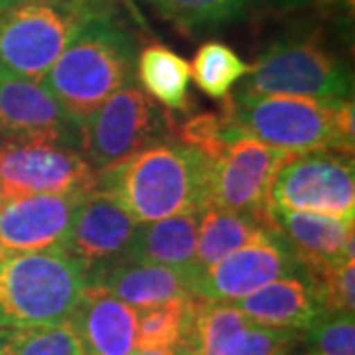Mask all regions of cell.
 I'll return each instance as SVG.
<instances>
[{"instance_id":"8fae6325","label":"cell","mask_w":355,"mask_h":355,"mask_svg":"<svg viewBox=\"0 0 355 355\" xmlns=\"http://www.w3.org/2000/svg\"><path fill=\"white\" fill-rule=\"evenodd\" d=\"M302 272L304 270L272 229L265 237L233 251L191 277V296L211 302H237L272 280Z\"/></svg>"},{"instance_id":"44dd1931","label":"cell","mask_w":355,"mask_h":355,"mask_svg":"<svg viewBox=\"0 0 355 355\" xmlns=\"http://www.w3.org/2000/svg\"><path fill=\"white\" fill-rule=\"evenodd\" d=\"M135 77L140 89L166 111H188L191 69L178 51L158 42L144 46L137 53Z\"/></svg>"},{"instance_id":"9a60e30c","label":"cell","mask_w":355,"mask_h":355,"mask_svg":"<svg viewBox=\"0 0 355 355\" xmlns=\"http://www.w3.org/2000/svg\"><path fill=\"white\" fill-rule=\"evenodd\" d=\"M270 223L306 277L355 257V221L270 205Z\"/></svg>"},{"instance_id":"3957f363","label":"cell","mask_w":355,"mask_h":355,"mask_svg":"<svg viewBox=\"0 0 355 355\" xmlns=\"http://www.w3.org/2000/svg\"><path fill=\"white\" fill-rule=\"evenodd\" d=\"M243 135L286 154H354V99H312L235 91L221 107Z\"/></svg>"},{"instance_id":"ba28073f","label":"cell","mask_w":355,"mask_h":355,"mask_svg":"<svg viewBox=\"0 0 355 355\" xmlns=\"http://www.w3.org/2000/svg\"><path fill=\"white\" fill-rule=\"evenodd\" d=\"M99 172L83 154L44 139H0V203L44 193H89Z\"/></svg>"},{"instance_id":"ffe728a7","label":"cell","mask_w":355,"mask_h":355,"mask_svg":"<svg viewBox=\"0 0 355 355\" xmlns=\"http://www.w3.org/2000/svg\"><path fill=\"white\" fill-rule=\"evenodd\" d=\"M200 214H182L139 223L127 259L191 272Z\"/></svg>"},{"instance_id":"2e32d148","label":"cell","mask_w":355,"mask_h":355,"mask_svg":"<svg viewBox=\"0 0 355 355\" xmlns=\"http://www.w3.org/2000/svg\"><path fill=\"white\" fill-rule=\"evenodd\" d=\"M67 322L83 355H130L135 352L137 308L101 286H85Z\"/></svg>"},{"instance_id":"e575fe53","label":"cell","mask_w":355,"mask_h":355,"mask_svg":"<svg viewBox=\"0 0 355 355\" xmlns=\"http://www.w3.org/2000/svg\"><path fill=\"white\" fill-rule=\"evenodd\" d=\"M300 355H302V354H300Z\"/></svg>"},{"instance_id":"4dcf8cb0","label":"cell","mask_w":355,"mask_h":355,"mask_svg":"<svg viewBox=\"0 0 355 355\" xmlns=\"http://www.w3.org/2000/svg\"><path fill=\"white\" fill-rule=\"evenodd\" d=\"M58 2H64V4H69L81 12L89 14H111L116 12V2L119 0H58Z\"/></svg>"},{"instance_id":"d6a6232c","label":"cell","mask_w":355,"mask_h":355,"mask_svg":"<svg viewBox=\"0 0 355 355\" xmlns=\"http://www.w3.org/2000/svg\"><path fill=\"white\" fill-rule=\"evenodd\" d=\"M28 2H40V0H0V10H8L20 4H28Z\"/></svg>"},{"instance_id":"52a82bcc","label":"cell","mask_w":355,"mask_h":355,"mask_svg":"<svg viewBox=\"0 0 355 355\" xmlns=\"http://www.w3.org/2000/svg\"><path fill=\"white\" fill-rule=\"evenodd\" d=\"M172 121L135 83L125 85L79 123L77 148L101 172L154 142L164 140Z\"/></svg>"},{"instance_id":"d4e9b609","label":"cell","mask_w":355,"mask_h":355,"mask_svg":"<svg viewBox=\"0 0 355 355\" xmlns=\"http://www.w3.org/2000/svg\"><path fill=\"white\" fill-rule=\"evenodd\" d=\"M188 298L168 300L162 304L137 310L135 352L178 347L182 343L186 316H188Z\"/></svg>"},{"instance_id":"603a6c76","label":"cell","mask_w":355,"mask_h":355,"mask_svg":"<svg viewBox=\"0 0 355 355\" xmlns=\"http://www.w3.org/2000/svg\"><path fill=\"white\" fill-rule=\"evenodd\" d=\"M156 12L184 32L219 28L241 20L249 0H146Z\"/></svg>"},{"instance_id":"4316f807","label":"cell","mask_w":355,"mask_h":355,"mask_svg":"<svg viewBox=\"0 0 355 355\" xmlns=\"http://www.w3.org/2000/svg\"><path fill=\"white\" fill-rule=\"evenodd\" d=\"M302 355H355L354 312H324L300 334Z\"/></svg>"},{"instance_id":"277c9868","label":"cell","mask_w":355,"mask_h":355,"mask_svg":"<svg viewBox=\"0 0 355 355\" xmlns=\"http://www.w3.org/2000/svg\"><path fill=\"white\" fill-rule=\"evenodd\" d=\"M87 286V272L71 254L0 257V328L69 320Z\"/></svg>"},{"instance_id":"ac0fdd59","label":"cell","mask_w":355,"mask_h":355,"mask_svg":"<svg viewBox=\"0 0 355 355\" xmlns=\"http://www.w3.org/2000/svg\"><path fill=\"white\" fill-rule=\"evenodd\" d=\"M231 304L237 306L254 324L298 334H302L320 314H324L316 291L304 272L272 280Z\"/></svg>"},{"instance_id":"e0dca14e","label":"cell","mask_w":355,"mask_h":355,"mask_svg":"<svg viewBox=\"0 0 355 355\" xmlns=\"http://www.w3.org/2000/svg\"><path fill=\"white\" fill-rule=\"evenodd\" d=\"M87 284L101 286L137 310L191 296V272L188 270L128 259L87 272Z\"/></svg>"},{"instance_id":"cb8c5ba5","label":"cell","mask_w":355,"mask_h":355,"mask_svg":"<svg viewBox=\"0 0 355 355\" xmlns=\"http://www.w3.org/2000/svg\"><path fill=\"white\" fill-rule=\"evenodd\" d=\"M0 355H83L69 322L0 328Z\"/></svg>"},{"instance_id":"7402d4cb","label":"cell","mask_w":355,"mask_h":355,"mask_svg":"<svg viewBox=\"0 0 355 355\" xmlns=\"http://www.w3.org/2000/svg\"><path fill=\"white\" fill-rule=\"evenodd\" d=\"M191 79L207 97L225 101L231 97L237 83H241L251 71V64H247L231 46L209 40L203 42L193 53L190 64Z\"/></svg>"},{"instance_id":"836d02e7","label":"cell","mask_w":355,"mask_h":355,"mask_svg":"<svg viewBox=\"0 0 355 355\" xmlns=\"http://www.w3.org/2000/svg\"><path fill=\"white\" fill-rule=\"evenodd\" d=\"M174 355H196L193 352H191L188 345H184V343H180L176 347V352H174Z\"/></svg>"},{"instance_id":"6da1fadb","label":"cell","mask_w":355,"mask_h":355,"mask_svg":"<svg viewBox=\"0 0 355 355\" xmlns=\"http://www.w3.org/2000/svg\"><path fill=\"white\" fill-rule=\"evenodd\" d=\"M209 160L178 140H160L99 172L97 188L113 196L139 223L207 205Z\"/></svg>"},{"instance_id":"d6986e66","label":"cell","mask_w":355,"mask_h":355,"mask_svg":"<svg viewBox=\"0 0 355 355\" xmlns=\"http://www.w3.org/2000/svg\"><path fill=\"white\" fill-rule=\"evenodd\" d=\"M270 219L231 211L216 205H207L198 217V245L191 265V277L202 272L223 257L241 249L249 243L265 237L272 231Z\"/></svg>"},{"instance_id":"8992f818","label":"cell","mask_w":355,"mask_h":355,"mask_svg":"<svg viewBox=\"0 0 355 355\" xmlns=\"http://www.w3.org/2000/svg\"><path fill=\"white\" fill-rule=\"evenodd\" d=\"M87 18L58 0L0 10V73L42 81Z\"/></svg>"},{"instance_id":"7c38bea8","label":"cell","mask_w":355,"mask_h":355,"mask_svg":"<svg viewBox=\"0 0 355 355\" xmlns=\"http://www.w3.org/2000/svg\"><path fill=\"white\" fill-rule=\"evenodd\" d=\"M83 196L85 193H44L0 203V257L65 253Z\"/></svg>"},{"instance_id":"5bb4252c","label":"cell","mask_w":355,"mask_h":355,"mask_svg":"<svg viewBox=\"0 0 355 355\" xmlns=\"http://www.w3.org/2000/svg\"><path fill=\"white\" fill-rule=\"evenodd\" d=\"M77 128L42 81L0 73V139H44L79 150Z\"/></svg>"},{"instance_id":"1f68e13d","label":"cell","mask_w":355,"mask_h":355,"mask_svg":"<svg viewBox=\"0 0 355 355\" xmlns=\"http://www.w3.org/2000/svg\"><path fill=\"white\" fill-rule=\"evenodd\" d=\"M176 347H160V349H137L130 355H174Z\"/></svg>"},{"instance_id":"9c48e42d","label":"cell","mask_w":355,"mask_h":355,"mask_svg":"<svg viewBox=\"0 0 355 355\" xmlns=\"http://www.w3.org/2000/svg\"><path fill=\"white\" fill-rule=\"evenodd\" d=\"M270 205L355 221L354 154H291L272 182Z\"/></svg>"},{"instance_id":"83f0119b","label":"cell","mask_w":355,"mask_h":355,"mask_svg":"<svg viewBox=\"0 0 355 355\" xmlns=\"http://www.w3.org/2000/svg\"><path fill=\"white\" fill-rule=\"evenodd\" d=\"M322 312H354L355 308V257L308 277Z\"/></svg>"},{"instance_id":"f1b7e54d","label":"cell","mask_w":355,"mask_h":355,"mask_svg":"<svg viewBox=\"0 0 355 355\" xmlns=\"http://www.w3.org/2000/svg\"><path fill=\"white\" fill-rule=\"evenodd\" d=\"M298 343V331L279 330L249 322L229 343L223 355H291Z\"/></svg>"},{"instance_id":"f546056e","label":"cell","mask_w":355,"mask_h":355,"mask_svg":"<svg viewBox=\"0 0 355 355\" xmlns=\"http://www.w3.org/2000/svg\"><path fill=\"white\" fill-rule=\"evenodd\" d=\"M340 2L345 0H249V4L266 10H300L306 6H334Z\"/></svg>"},{"instance_id":"4fadbf2b","label":"cell","mask_w":355,"mask_h":355,"mask_svg":"<svg viewBox=\"0 0 355 355\" xmlns=\"http://www.w3.org/2000/svg\"><path fill=\"white\" fill-rule=\"evenodd\" d=\"M139 221L107 191L95 188L77 207L65 253L81 263L85 272L125 261Z\"/></svg>"},{"instance_id":"484cf974","label":"cell","mask_w":355,"mask_h":355,"mask_svg":"<svg viewBox=\"0 0 355 355\" xmlns=\"http://www.w3.org/2000/svg\"><path fill=\"white\" fill-rule=\"evenodd\" d=\"M174 125V123H172ZM170 130L178 137V142L196 148L207 160H216L229 146V142L239 137L241 130L221 109L217 113H198L186 119L182 125H174Z\"/></svg>"},{"instance_id":"7a4b0ae2","label":"cell","mask_w":355,"mask_h":355,"mask_svg":"<svg viewBox=\"0 0 355 355\" xmlns=\"http://www.w3.org/2000/svg\"><path fill=\"white\" fill-rule=\"evenodd\" d=\"M137 44L119 12L93 14L42 79L77 125L135 79Z\"/></svg>"},{"instance_id":"30bf717a","label":"cell","mask_w":355,"mask_h":355,"mask_svg":"<svg viewBox=\"0 0 355 355\" xmlns=\"http://www.w3.org/2000/svg\"><path fill=\"white\" fill-rule=\"evenodd\" d=\"M288 156L241 132L209 160L207 205L270 219V188Z\"/></svg>"},{"instance_id":"5b68a950","label":"cell","mask_w":355,"mask_h":355,"mask_svg":"<svg viewBox=\"0 0 355 355\" xmlns=\"http://www.w3.org/2000/svg\"><path fill=\"white\" fill-rule=\"evenodd\" d=\"M237 91L253 95H292L312 99H354L349 65L312 36L282 38L251 64Z\"/></svg>"}]
</instances>
